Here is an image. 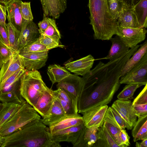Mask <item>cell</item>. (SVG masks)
Instances as JSON below:
<instances>
[{"label": "cell", "instance_id": "cell-1", "mask_svg": "<svg viewBox=\"0 0 147 147\" xmlns=\"http://www.w3.org/2000/svg\"><path fill=\"white\" fill-rule=\"evenodd\" d=\"M136 47L104 63L100 61L83 76L84 85L78 102V113L107 105L119 89L120 78L124 65L137 50Z\"/></svg>", "mask_w": 147, "mask_h": 147}, {"label": "cell", "instance_id": "cell-2", "mask_svg": "<svg viewBox=\"0 0 147 147\" xmlns=\"http://www.w3.org/2000/svg\"><path fill=\"white\" fill-rule=\"evenodd\" d=\"M40 119L30 122L2 137L1 147H61L60 143L53 138L49 127Z\"/></svg>", "mask_w": 147, "mask_h": 147}, {"label": "cell", "instance_id": "cell-3", "mask_svg": "<svg viewBox=\"0 0 147 147\" xmlns=\"http://www.w3.org/2000/svg\"><path fill=\"white\" fill-rule=\"evenodd\" d=\"M88 7L94 39L110 40L115 34L118 23L109 12L107 0H89Z\"/></svg>", "mask_w": 147, "mask_h": 147}, {"label": "cell", "instance_id": "cell-4", "mask_svg": "<svg viewBox=\"0 0 147 147\" xmlns=\"http://www.w3.org/2000/svg\"><path fill=\"white\" fill-rule=\"evenodd\" d=\"M47 87L37 70H27L21 78L20 90L21 95L33 107Z\"/></svg>", "mask_w": 147, "mask_h": 147}, {"label": "cell", "instance_id": "cell-5", "mask_svg": "<svg viewBox=\"0 0 147 147\" xmlns=\"http://www.w3.org/2000/svg\"><path fill=\"white\" fill-rule=\"evenodd\" d=\"M40 119L39 114L26 101L0 128V135L2 137L7 136L29 123Z\"/></svg>", "mask_w": 147, "mask_h": 147}, {"label": "cell", "instance_id": "cell-6", "mask_svg": "<svg viewBox=\"0 0 147 147\" xmlns=\"http://www.w3.org/2000/svg\"><path fill=\"white\" fill-rule=\"evenodd\" d=\"M147 53L130 71L121 77L120 84H137L141 86L147 84Z\"/></svg>", "mask_w": 147, "mask_h": 147}, {"label": "cell", "instance_id": "cell-7", "mask_svg": "<svg viewBox=\"0 0 147 147\" xmlns=\"http://www.w3.org/2000/svg\"><path fill=\"white\" fill-rule=\"evenodd\" d=\"M147 30L145 28H124L118 26L115 34L128 47L132 48L145 39Z\"/></svg>", "mask_w": 147, "mask_h": 147}, {"label": "cell", "instance_id": "cell-8", "mask_svg": "<svg viewBox=\"0 0 147 147\" xmlns=\"http://www.w3.org/2000/svg\"><path fill=\"white\" fill-rule=\"evenodd\" d=\"M84 85V80L76 74H71L58 83L57 88H60L65 90L71 97L78 106V99L82 92Z\"/></svg>", "mask_w": 147, "mask_h": 147}, {"label": "cell", "instance_id": "cell-9", "mask_svg": "<svg viewBox=\"0 0 147 147\" xmlns=\"http://www.w3.org/2000/svg\"><path fill=\"white\" fill-rule=\"evenodd\" d=\"M39 29L33 21L24 20L17 45V51L34 41L40 36Z\"/></svg>", "mask_w": 147, "mask_h": 147}, {"label": "cell", "instance_id": "cell-10", "mask_svg": "<svg viewBox=\"0 0 147 147\" xmlns=\"http://www.w3.org/2000/svg\"><path fill=\"white\" fill-rule=\"evenodd\" d=\"M25 69L18 53L11 51L9 59L4 62L0 71V84L19 70Z\"/></svg>", "mask_w": 147, "mask_h": 147}, {"label": "cell", "instance_id": "cell-11", "mask_svg": "<svg viewBox=\"0 0 147 147\" xmlns=\"http://www.w3.org/2000/svg\"><path fill=\"white\" fill-rule=\"evenodd\" d=\"M49 51L19 54L23 66L27 70H38L46 65Z\"/></svg>", "mask_w": 147, "mask_h": 147}, {"label": "cell", "instance_id": "cell-12", "mask_svg": "<svg viewBox=\"0 0 147 147\" xmlns=\"http://www.w3.org/2000/svg\"><path fill=\"white\" fill-rule=\"evenodd\" d=\"M108 108L107 105L100 106L86 111L82 113L84 123L87 128L98 127L102 126Z\"/></svg>", "mask_w": 147, "mask_h": 147}, {"label": "cell", "instance_id": "cell-13", "mask_svg": "<svg viewBox=\"0 0 147 147\" xmlns=\"http://www.w3.org/2000/svg\"><path fill=\"white\" fill-rule=\"evenodd\" d=\"M111 107L118 113L132 129L137 122V116L131 101L118 99L114 102Z\"/></svg>", "mask_w": 147, "mask_h": 147}, {"label": "cell", "instance_id": "cell-14", "mask_svg": "<svg viewBox=\"0 0 147 147\" xmlns=\"http://www.w3.org/2000/svg\"><path fill=\"white\" fill-rule=\"evenodd\" d=\"M22 2L21 0H14L5 6L7 13V18L8 22L16 31L20 33L24 20L20 11Z\"/></svg>", "mask_w": 147, "mask_h": 147}, {"label": "cell", "instance_id": "cell-15", "mask_svg": "<svg viewBox=\"0 0 147 147\" xmlns=\"http://www.w3.org/2000/svg\"><path fill=\"white\" fill-rule=\"evenodd\" d=\"M95 59L89 55L78 60L64 65L65 68L77 75L84 76L91 70Z\"/></svg>", "mask_w": 147, "mask_h": 147}, {"label": "cell", "instance_id": "cell-16", "mask_svg": "<svg viewBox=\"0 0 147 147\" xmlns=\"http://www.w3.org/2000/svg\"><path fill=\"white\" fill-rule=\"evenodd\" d=\"M20 79L0 91V102L22 104L26 101L21 94Z\"/></svg>", "mask_w": 147, "mask_h": 147}, {"label": "cell", "instance_id": "cell-17", "mask_svg": "<svg viewBox=\"0 0 147 147\" xmlns=\"http://www.w3.org/2000/svg\"><path fill=\"white\" fill-rule=\"evenodd\" d=\"M84 126L83 123L51 134L53 139L57 142H66L71 143L73 145L78 140Z\"/></svg>", "mask_w": 147, "mask_h": 147}, {"label": "cell", "instance_id": "cell-18", "mask_svg": "<svg viewBox=\"0 0 147 147\" xmlns=\"http://www.w3.org/2000/svg\"><path fill=\"white\" fill-rule=\"evenodd\" d=\"M43 16L58 19L67 7V0H41Z\"/></svg>", "mask_w": 147, "mask_h": 147}, {"label": "cell", "instance_id": "cell-19", "mask_svg": "<svg viewBox=\"0 0 147 147\" xmlns=\"http://www.w3.org/2000/svg\"><path fill=\"white\" fill-rule=\"evenodd\" d=\"M55 98L53 90L47 87L33 108L42 118L45 117L49 114Z\"/></svg>", "mask_w": 147, "mask_h": 147}, {"label": "cell", "instance_id": "cell-20", "mask_svg": "<svg viewBox=\"0 0 147 147\" xmlns=\"http://www.w3.org/2000/svg\"><path fill=\"white\" fill-rule=\"evenodd\" d=\"M53 92L55 97L60 102L67 116L78 114V106L65 90L59 88L57 90H53Z\"/></svg>", "mask_w": 147, "mask_h": 147}, {"label": "cell", "instance_id": "cell-21", "mask_svg": "<svg viewBox=\"0 0 147 147\" xmlns=\"http://www.w3.org/2000/svg\"><path fill=\"white\" fill-rule=\"evenodd\" d=\"M103 125L107 128L110 134L120 147H125L122 144L119 137L122 129L117 123L109 107L105 114Z\"/></svg>", "mask_w": 147, "mask_h": 147}, {"label": "cell", "instance_id": "cell-22", "mask_svg": "<svg viewBox=\"0 0 147 147\" xmlns=\"http://www.w3.org/2000/svg\"><path fill=\"white\" fill-rule=\"evenodd\" d=\"M84 123L82 117L78 114L66 116L57 122L49 127L51 134Z\"/></svg>", "mask_w": 147, "mask_h": 147}, {"label": "cell", "instance_id": "cell-23", "mask_svg": "<svg viewBox=\"0 0 147 147\" xmlns=\"http://www.w3.org/2000/svg\"><path fill=\"white\" fill-rule=\"evenodd\" d=\"M98 127L87 128L84 126L74 147H92L97 139Z\"/></svg>", "mask_w": 147, "mask_h": 147}, {"label": "cell", "instance_id": "cell-24", "mask_svg": "<svg viewBox=\"0 0 147 147\" xmlns=\"http://www.w3.org/2000/svg\"><path fill=\"white\" fill-rule=\"evenodd\" d=\"M66 116L63 108L55 97L49 114L40 120L44 124L49 127Z\"/></svg>", "mask_w": 147, "mask_h": 147}, {"label": "cell", "instance_id": "cell-25", "mask_svg": "<svg viewBox=\"0 0 147 147\" xmlns=\"http://www.w3.org/2000/svg\"><path fill=\"white\" fill-rule=\"evenodd\" d=\"M117 20L118 26L124 28H140L133 7H125Z\"/></svg>", "mask_w": 147, "mask_h": 147}, {"label": "cell", "instance_id": "cell-26", "mask_svg": "<svg viewBox=\"0 0 147 147\" xmlns=\"http://www.w3.org/2000/svg\"><path fill=\"white\" fill-rule=\"evenodd\" d=\"M97 134V140L92 147H120L104 125L98 127Z\"/></svg>", "mask_w": 147, "mask_h": 147}, {"label": "cell", "instance_id": "cell-27", "mask_svg": "<svg viewBox=\"0 0 147 147\" xmlns=\"http://www.w3.org/2000/svg\"><path fill=\"white\" fill-rule=\"evenodd\" d=\"M110 40L111 42L112 45L108 55L106 57L98 60H111L124 54L129 49L117 35L113 38H112Z\"/></svg>", "mask_w": 147, "mask_h": 147}, {"label": "cell", "instance_id": "cell-28", "mask_svg": "<svg viewBox=\"0 0 147 147\" xmlns=\"http://www.w3.org/2000/svg\"><path fill=\"white\" fill-rule=\"evenodd\" d=\"M140 47L124 65L122 71L121 76L127 73L137 64L145 53H147V40L140 45Z\"/></svg>", "mask_w": 147, "mask_h": 147}, {"label": "cell", "instance_id": "cell-29", "mask_svg": "<svg viewBox=\"0 0 147 147\" xmlns=\"http://www.w3.org/2000/svg\"><path fill=\"white\" fill-rule=\"evenodd\" d=\"M47 74L53 84L58 83L71 74L64 67L55 64L48 67Z\"/></svg>", "mask_w": 147, "mask_h": 147}, {"label": "cell", "instance_id": "cell-30", "mask_svg": "<svg viewBox=\"0 0 147 147\" xmlns=\"http://www.w3.org/2000/svg\"><path fill=\"white\" fill-rule=\"evenodd\" d=\"M131 134L134 142L147 139V116L138 117Z\"/></svg>", "mask_w": 147, "mask_h": 147}, {"label": "cell", "instance_id": "cell-31", "mask_svg": "<svg viewBox=\"0 0 147 147\" xmlns=\"http://www.w3.org/2000/svg\"><path fill=\"white\" fill-rule=\"evenodd\" d=\"M23 103H3V106L0 111V128L10 119Z\"/></svg>", "mask_w": 147, "mask_h": 147}, {"label": "cell", "instance_id": "cell-32", "mask_svg": "<svg viewBox=\"0 0 147 147\" xmlns=\"http://www.w3.org/2000/svg\"><path fill=\"white\" fill-rule=\"evenodd\" d=\"M140 28L147 26V0H140L133 7Z\"/></svg>", "mask_w": 147, "mask_h": 147}, {"label": "cell", "instance_id": "cell-33", "mask_svg": "<svg viewBox=\"0 0 147 147\" xmlns=\"http://www.w3.org/2000/svg\"><path fill=\"white\" fill-rule=\"evenodd\" d=\"M47 18L49 22L48 26L44 30L39 31L40 34H44L59 43L61 36L56 24L55 20L54 19L48 17Z\"/></svg>", "mask_w": 147, "mask_h": 147}, {"label": "cell", "instance_id": "cell-34", "mask_svg": "<svg viewBox=\"0 0 147 147\" xmlns=\"http://www.w3.org/2000/svg\"><path fill=\"white\" fill-rule=\"evenodd\" d=\"M109 12L113 18L117 20L125 8L123 0H107Z\"/></svg>", "mask_w": 147, "mask_h": 147}, {"label": "cell", "instance_id": "cell-35", "mask_svg": "<svg viewBox=\"0 0 147 147\" xmlns=\"http://www.w3.org/2000/svg\"><path fill=\"white\" fill-rule=\"evenodd\" d=\"M47 51L49 50L45 45L40 43L38 38L19 50L18 53L19 54L22 55Z\"/></svg>", "mask_w": 147, "mask_h": 147}, {"label": "cell", "instance_id": "cell-36", "mask_svg": "<svg viewBox=\"0 0 147 147\" xmlns=\"http://www.w3.org/2000/svg\"><path fill=\"white\" fill-rule=\"evenodd\" d=\"M140 86V85L137 84H127L117 95L118 99L126 100L132 99L135 91Z\"/></svg>", "mask_w": 147, "mask_h": 147}, {"label": "cell", "instance_id": "cell-37", "mask_svg": "<svg viewBox=\"0 0 147 147\" xmlns=\"http://www.w3.org/2000/svg\"><path fill=\"white\" fill-rule=\"evenodd\" d=\"M6 26L10 48L12 51L18 53L17 45L20 33L16 31L9 22L6 23Z\"/></svg>", "mask_w": 147, "mask_h": 147}, {"label": "cell", "instance_id": "cell-38", "mask_svg": "<svg viewBox=\"0 0 147 147\" xmlns=\"http://www.w3.org/2000/svg\"><path fill=\"white\" fill-rule=\"evenodd\" d=\"M39 39L40 43L45 45L49 50L57 47L63 48L64 47L63 45H59V43L42 34H40Z\"/></svg>", "mask_w": 147, "mask_h": 147}, {"label": "cell", "instance_id": "cell-39", "mask_svg": "<svg viewBox=\"0 0 147 147\" xmlns=\"http://www.w3.org/2000/svg\"><path fill=\"white\" fill-rule=\"evenodd\" d=\"M27 70L26 69H21L19 70L8 78L3 83L0 84V91L20 79L23 74Z\"/></svg>", "mask_w": 147, "mask_h": 147}, {"label": "cell", "instance_id": "cell-40", "mask_svg": "<svg viewBox=\"0 0 147 147\" xmlns=\"http://www.w3.org/2000/svg\"><path fill=\"white\" fill-rule=\"evenodd\" d=\"M20 11L23 19L26 20L33 21V17L30 7V2H22Z\"/></svg>", "mask_w": 147, "mask_h": 147}, {"label": "cell", "instance_id": "cell-41", "mask_svg": "<svg viewBox=\"0 0 147 147\" xmlns=\"http://www.w3.org/2000/svg\"><path fill=\"white\" fill-rule=\"evenodd\" d=\"M109 108L114 119L122 129H125V128H126L128 130L132 129L115 109L111 107H109Z\"/></svg>", "mask_w": 147, "mask_h": 147}, {"label": "cell", "instance_id": "cell-42", "mask_svg": "<svg viewBox=\"0 0 147 147\" xmlns=\"http://www.w3.org/2000/svg\"><path fill=\"white\" fill-rule=\"evenodd\" d=\"M11 51L0 36V57L4 62L9 59Z\"/></svg>", "mask_w": 147, "mask_h": 147}, {"label": "cell", "instance_id": "cell-43", "mask_svg": "<svg viewBox=\"0 0 147 147\" xmlns=\"http://www.w3.org/2000/svg\"><path fill=\"white\" fill-rule=\"evenodd\" d=\"M134 99L132 102L133 105L136 104H147V84Z\"/></svg>", "mask_w": 147, "mask_h": 147}, {"label": "cell", "instance_id": "cell-44", "mask_svg": "<svg viewBox=\"0 0 147 147\" xmlns=\"http://www.w3.org/2000/svg\"><path fill=\"white\" fill-rule=\"evenodd\" d=\"M136 115L138 117L147 116V104L133 105Z\"/></svg>", "mask_w": 147, "mask_h": 147}, {"label": "cell", "instance_id": "cell-45", "mask_svg": "<svg viewBox=\"0 0 147 147\" xmlns=\"http://www.w3.org/2000/svg\"><path fill=\"white\" fill-rule=\"evenodd\" d=\"M0 36L5 44L11 51L9 45L6 24L4 25L0 24Z\"/></svg>", "mask_w": 147, "mask_h": 147}, {"label": "cell", "instance_id": "cell-46", "mask_svg": "<svg viewBox=\"0 0 147 147\" xmlns=\"http://www.w3.org/2000/svg\"><path fill=\"white\" fill-rule=\"evenodd\" d=\"M119 137L121 141L125 147L130 146V137L125 129H121L120 132Z\"/></svg>", "mask_w": 147, "mask_h": 147}, {"label": "cell", "instance_id": "cell-47", "mask_svg": "<svg viewBox=\"0 0 147 147\" xmlns=\"http://www.w3.org/2000/svg\"><path fill=\"white\" fill-rule=\"evenodd\" d=\"M7 9L6 7L0 4V24L5 25L7 18Z\"/></svg>", "mask_w": 147, "mask_h": 147}, {"label": "cell", "instance_id": "cell-48", "mask_svg": "<svg viewBox=\"0 0 147 147\" xmlns=\"http://www.w3.org/2000/svg\"><path fill=\"white\" fill-rule=\"evenodd\" d=\"M47 17L43 16V19L39 22L38 26L39 28V31H43L46 29L49 25V22Z\"/></svg>", "mask_w": 147, "mask_h": 147}, {"label": "cell", "instance_id": "cell-49", "mask_svg": "<svg viewBox=\"0 0 147 147\" xmlns=\"http://www.w3.org/2000/svg\"><path fill=\"white\" fill-rule=\"evenodd\" d=\"M140 0H123L125 7L131 8Z\"/></svg>", "mask_w": 147, "mask_h": 147}, {"label": "cell", "instance_id": "cell-50", "mask_svg": "<svg viewBox=\"0 0 147 147\" xmlns=\"http://www.w3.org/2000/svg\"><path fill=\"white\" fill-rule=\"evenodd\" d=\"M136 147H147V139L143 140L141 142H136Z\"/></svg>", "mask_w": 147, "mask_h": 147}, {"label": "cell", "instance_id": "cell-51", "mask_svg": "<svg viewBox=\"0 0 147 147\" xmlns=\"http://www.w3.org/2000/svg\"><path fill=\"white\" fill-rule=\"evenodd\" d=\"M14 0H0V3H3L5 6Z\"/></svg>", "mask_w": 147, "mask_h": 147}, {"label": "cell", "instance_id": "cell-52", "mask_svg": "<svg viewBox=\"0 0 147 147\" xmlns=\"http://www.w3.org/2000/svg\"><path fill=\"white\" fill-rule=\"evenodd\" d=\"M4 62L0 57V69L1 68Z\"/></svg>", "mask_w": 147, "mask_h": 147}, {"label": "cell", "instance_id": "cell-53", "mask_svg": "<svg viewBox=\"0 0 147 147\" xmlns=\"http://www.w3.org/2000/svg\"><path fill=\"white\" fill-rule=\"evenodd\" d=\"M3 106V103L0 102V111Z\"/></svg>", "mask_w": 147, "mask_h": 147}, {"label": "cell", "instance_id": "cell-54", "mask_svg": "<svg viewBox=\"0 0 147 147\" xmlns=\"http://www.w3.org/2000/svg\"><path fill=\"white\" fill-rule=\"evenodd\" d=\"M2 137L0 135V147H1V145L2 143Z\"/></svg>", "mask_w": 147, "mask_h": 147}, {"label": "cell", "instance_id": "cell-55", "mask_svg": "<svg viewBox=\"0 0 147 147\" xmlns=\"http://www.w3.org/2000/svg\"><path fill=\"white\" fill-rule=\"evenodd\" d=\"M40 1L41 0H40Z\"/></svg>", "mask_w": 147, "mask_h": 147}]
</instances>
